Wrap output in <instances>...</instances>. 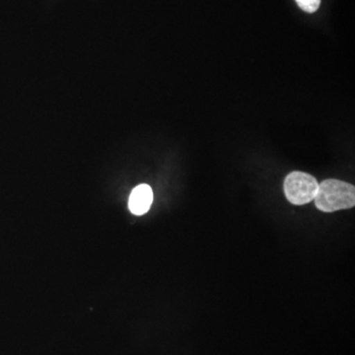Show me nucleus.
I'll use <instances>...</instances> for the list:
<instances>
[{"instance_id": "f257e3e1", "label": "nucleus", "mask_w": 355, "mask_h": 355, "mask_svg": "<svg viewBox=\"0 0 355 355\" xmlns=\"http://www.w3.org/2000/svg\"><path fill=\"white\" fill-rule=\"evenodd\" d=\"M314 200L318 209L328 214L352 209L355 205L354 186L340 180H324L319 184Z\"/></svg>"}, {"instance_id": "20e7f679", "label": "nucleus", "mask_w": 355, "mask_h": 355, "mask_svg": "<svg viewBox=\"0 0 355 355\" xmlns=\"http://www.w3.org/2000/svg\"><path fill=\"white\" fill-rule=\"evenodd\" d=\"M298 6L308 13H314L321 4V0H295Z\"/></svg>"}, {"instance_id": "f03ea898", "label": "nucleus", "mask_w": 355, "mask_h": 355, "mask_svg": "<svg viewBox=\"0 0 355 355\" xmlns=\"http://www.w3.org/2000/svg\"><path fill=\"white\" fill-rule=\"evenodd\" d=\"M319 183L315 177L304 172H291L284 180V193L289 202L307 205L316 197Z\"/></svg>"}, {"instance_id": "7ed1b4c3", "label": "nucleus", "mask_w": 355, "mask_h": 355, "mask_svg": "<svg viewBox=\"0 0 355 355\" xmlns=\"http://www.w3.org/2000/svg\"><path fill=\"white\" fill-rule=\"evenodd\" d=\"M153 202V191L150 186L141 184L135 187L128 200V209L135 216H144Z\"/></svg>"}]
</instances>
